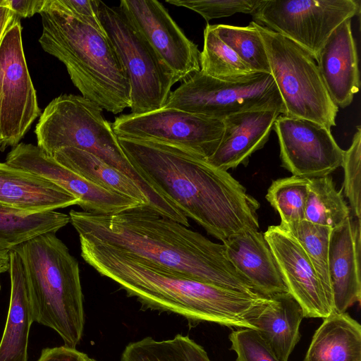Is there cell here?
I'll return each instance as SVG.
<instances>
[{"label":"cell","mask_w":361,"mask_h":361,"mask_svg":"<svg viewBox=\"0 0 361 361\" xmlns=\"http://www.w3.org/2000/svg\"><path fill=\"white\" fill-rule=\"evenodd\" d=\"M68 216L79 238L109 246L176 275L260 295L228 259L223 244L148 206L109 214L72 209Z\"/></svg>","instance_id":"obj_1"},{"label":"cell","mask_w":361,"mask_h":361,"mask_svg":"<svg viewBox=\"0 0 361 361\" xmlns=\"http://www.w3.org/2000/svg\"><path fill=\"white\" fill-rule=\"evenodd\" d=\"M118 140L137 171L208 234L223 243L241 231L259 230V203L226 171L178 147Z\"/></svg>","instance_id":"obj_2"},{"label":"cell","mask_w":361,"mask_h":361,"mask_svg":"<svg viewBox=\"0 0 361 361\" xmlns=\"http://www.w3.org/2000/svg\"><path fill=\"white\" fill-rule=\"evenodd\" d=\"M80 239V255L100 275L116 283L146 308L190 322L254 329L250 321L269 297L202 283L147 264L109 246Z\"/></svg>","instance_id":"obj_3"},{"label":"cell","mask_w":361,"mask_h":361,"mask_svg":"<svg viewBox=\"0 0 361 361\" xmlns=\"http://www.w3.org/2000/svg\"><path fill=\"white\" fill-rule=\"evenodd\" d=\"M39 42L66 66L82 96L112 114L130 106L125 68L106 34L66 13L46 0Z\"/></svg>","instance_id":"obj_4"},{"label":"cell","mask_w":361,"mask_h":361,"mask_svg":"<svg viewBox=\"0 0 361 361\" xmlns=\"http://www.w3.org/2000/svg\"><path fill=\"white\" fill-rule=\"evenodd\" d=\"M102 109L82 95L61 94L46 106L37 123V146L52 156L58 149L74 147L87 152L133 179L159 214L185 226L188 219L149 183L123 151Z\"/></svg>","instance_id":"obj_5"},{"label":"cell","mask_w":361,"mask_h":361,"mask_svg":"<svg viewBox=\"0 0 361 361\" xmlns=\"http://www.w3.org/2000/svg\"><path fill=\"white\" fill-rule=\"evenodd\" d=\"M13 250L23 264L34 322L54 329L64 345L76 348L85 325L78 261L54 233Z\"/></svg>","instance_id":"obj_6"},{"label":"cell","mask_w":361,"mask_h":361,"mask_svg":"<svg viewBox=\"0 0 361 361\" xmlns=\"http://www.w3.org/2000/svg\"><path fill=\"white\" fill-rule=\"evenodd\" d=\"M250 23L263 41L285 116L311 121L331 130L336 126L338 108L329 97L316 61L290 39Z\"/></svg>","instance_id":"obj_7"},{"label":"cell","mask_w":361,"mask_h":361,"mask_svg":"<svg viewBox=\"0 0 361 361\" xmlns=\"http://www.w3.org/2000/svg\"><path fill=\"white\" fill-rule=\"evenodd\" d=\"M98 16L129 79L130 114L164 107L177 78L119 6L98 1Z\"/></svg>","instance_id":"obj_8"},{"label":"cell","mask_w":361,"mask_h":361,"mask_svg":"<svg viewBox=\"0 0 361 361\" xmlns=\"http://www.w3.org/2000/svg\"><path fill=\"white\" fill-rule=\"evenodd\" d=\"M164 106L219 119L260 109L286 114L275 81L267 73H257L243 81L228 82L200 71L170 93Z\"/></svg>","instance_id":"obj_9"},{"label":"cell","mask_w":361,"mask_h":361,"mask_svg":"<svg viewBox=\"0 0 361 361\" xmlns=\"http://www.w3.org/2000/svg\"><path fill=\"white\" fill-rule=\"evenodd\" d=\"M355 0H260L254 22L290 39L315 61L333 31L360 15Z\"/></svg>","instance_id":"obj_10"},{"label":"cell","mask_w":361,"mask_h":361,"mask_svg":"<svg viewBox=\"0 0 361 361\" xmlns=\"http://www.w3.org/2000/svg\"><path fill=\"white\" fill-rule=\"evenodd\" d=\"M117 137L178 147L205 159L219 147L224 119L163 107L141 114H123L111 123Z\"/></svg>","instance_id":"obj_11"},{"label":"cell","mask_w":361,"mask_h":361,"mask_svg":"<svg viewBox=\"0 0 361 361\" xmlns=\"http://www.w3.org/2000/svg\"><path fill=\"white\" fill-rule=\"evenodd\" d=\"M35 90L23 51L16 16L0 44V139L1 147L18 144L39 116Z\"/></svg>","instance_id":"obj_12"},{"label":"cell","mask_w":361,"mask_h":361,"mask_svg":"<svg viewBox=\"0 0 361 361\" xmlns=\"http://www.w3.org/2000/svg\"><path fill=\"white\" fill-rule=\"evenodd\" d=\"M273 129L279 140L281 165L293 176L322 177L341 166L344 150L324 126L281 114Z\"/></svg>","instance_id":"obj_13"},{"label":"cell","mask_w":361,"mask_h":361,"mask_svg":"<svg viewBox=\"0 0 361 361\" xmlns=\"http://www.w3.org/2000/svg\"><path fill=\"white\" fill-rule=\"evenodd\" d=\"M6 163L56 184L76 197L78 205L84 212L109 214L143 205L90 181L59 163L37 145L18 143L7 154Z\"/></svg>","instance_id":"obj_14"},{"label":"cell","mask_w":361,"mask_h":361,"mask_svg":"<svg viewBox=\"0 0 361 361\" xmlns=\"http://www.w3.org/2000/svg\"><path fill=\"white\" fill-rule=\"evenodd\" d=\"M120 8L178 82L200 71L197 45L189 39L157 0H121Z\"/></svg>","instance_id":"obj_15"},{"label":"cell","mask_w":361,"mask_h":361,"mask_svg":"<svg viewBox=\"0 0 361 361\" xmlns=\"http://www.w3.org/2000/svg\"><path fill=\"white\" fill-rule=\"evenodd\" d=\"M279 267L288 293L301 306L307 318H326L334 312L310 259L298 241L279 226L264 233Z\"/></svg>","instance_id":"obj_16"},{"label":"cell","mask_w":361,"mask_h":361,"mask_svg":"<svg viewBox=\"0 0 361 361\" xmlns=\"http://www.w3.org/2000/svg\"><path fill=\"white\" fill-rule=\"evenodd\" d=\"M360 219L349 216L331 233L329 273L334 312L343 313L361 299Z\"/></svg>","instance_id":"obj_17"},{"label":"cell","mask_w":361,"mask_h":361,"mask_svg":"<svg viewBox=\"0 0 361 361\" xmlns=\"http://www.w3.org/2000/svg\"><path fill=\"white\" fill-rule=\"evenodd\" d=\"M316 61L333 102L338 108L348 106L360 85L358 56L351 30V19L345 20L333 31Z\"/></svg>","instance_id":"obj_18"},{"label":"cell","mask_w":361,"mask_h":361,"mask_svg":"<svg viewBox=\"0 0 361 361\" xmlns=\"http://www.w3.org/2000/svg\"><path fill=\"white\" fill-rule=\"evenodd\" d=\"M281 113L274 109L240 112L224 118V131L219 147L207 159L224 171L246 166L250 156L269 140L274 123Z\"/></svg>","instance_id":"obj_19"},{"label":"cell","mask_w":361,"mask_h":361,"mask_svg":"<svg viewBox=\"0 0 361 361\" xmlns=\"http://www.w3.org/2000/svg\"><path fill=\"white\" fill-rule=\"evenodd\" d=\"M222 244L228 259L257 293L269 297L288 293L264 233L259 230L245 229L229 237Z\"/></svg>","instance_id":"obj_20"},{"label":"cell","mask_w":361,"mask_h":361,"mask_svg":"<svg viewBox=\"0 0 361 361\" xmlns=\"http://www.w3.org/2000/svg\"><path fill=\"white\" fill-rule=\"evenodd\" d=\"M0 203L42 212L78 205V200L46 178L0 162Z\"/></svg>","instance_id":"obj_21"},{"label":"cell","mask_w":361,"mask_h":361,"mask_svg":"<svg viewBox=\"0 0 361 361\" xmlns=\"http://www.w3.org/2000/svg\"><path fill=\"white\" fill-rule=\"evenodd\" d=\"M11 297L7 319L0 341V361H27L28 338L34 322L22 260L9 250Z\"/></svg>","instance_id":"obj_22"},{"label":"cell","mask_w":361,"mask_h":361,"mask_svg":"<svg viewBox=\"0 0 361 361\" xmlns=\"http://www.w3.org/2000/svg\"><path fill=\"white\" fill-rule=\"evenodd\" d=\"M304 312L289 293L269 296L268 302L250 324L280 361H288L300 338Z\"/></svg>","instance_id":"obj_23"},{"label":"cell","mask_w":361,"mask_h":361,"mask_svg":"<svg viewBox=\"0 0 361 361\" xmlns=\"http://www.w3.org/2000/svg\"><path fill=\"white\" fill-rule=\"evenodd\" d=\"M302 361H361L360 324L346 312H333L315 331Z\"/></svg>","instance_id":"obj_24"},{"label":"cell","mask_w":361,"mask_h":361,"mask_svg":"<svg viewBox=\"0 0 361 361\" xmlns=\"http://www.w3.org/2000/svg\"><path fill=\"white\" fill-rule=\"evenodd\" d=\"M52 157L63 166L99 186L149 207L146 195L133 179L97 157L74 147L59 149Z\"/></svg>","instance_id":"obj_25"},{"label":"cell","mask_w":361,"mask_h":361,"mask_svg":"<svg viewBox=\"0 0 361 361\" xmlns=\"http://www.w3.org/2000/svg\"><path fill=\"white\" fill-rule=\"evenodd\" d=\"M70 223L59 212H30L0 203V248L11 250L44 233H56Z\"/></svg>","instance_id":"obj_26"},{"label":"cell","mask_w":361,"mask_h":361,"mask_svg":"<svg viewBox=\"0 0 361 361\" xmlns=\"http://www.w3.org/2000/svg\"><path fill=\"white\" fill-rule=\"evenodd\" d=\"M121 361H212L205 350L188 336L156 341L146 337L130 343Z\"/></svg>","instance_id":"obj_27"},{"label":"cell","mask_w":361,"mask_h":361,"mask_svg":"<svg viewBox=\"0 0 361 361\" xmlns=\"http://www.w3.org/2000/svg\"><path fill=\"white\" fill-rule=\"evenodd\" d=\"M350 216V209L330 176L309 178L305 220L332 230Z\"/></svg>","instance_id":"obj_28"},{"label":"cell","mask_w":361,"mask_h":361,"mask_svg":"<svg viewBox=\"0 0 361 361\" xmlns=\"http://www.w3.org/2000/svg\"><path fill=\"white\" fill-rule=\"evenodd\" d=\"M200 71L212 78L228 82L246 80L259 73L247 66L209 24L204 30Z\"/></svg>","instance_id":"obj_29"},{"label":"cell","mask_w":361,"mask_h":361,"mask_svg":"<svg viewBox=\"0 0 361 361\" xmlns=\"http://www.w3.org/2000/svg\"><path fill=\"white\" fill-rule=\"evenodd\" d=\"M309 178L291 176L273 180L266 199L279 213V226L293 234L300 222L305 220Z\"/></svg>","instance_id":"obj_30"},{"label":"cell","mask_w":361,"mask_h":361,"mask_svg":"<svg viewBox=\"0 0 361 361\" xmlns=\"http://www.w3.org/2000/svg\"><path fill=\"white\" fill-rule=\"evenodd\" d=\"M216 34L252 71L271 75L267 55L262 37L250 23L246 27L211 25Z\"/></svg>","instance_id":"obj_31"},{"label":"cell","mask_w":361,"mask_h":361,"mask_svg":"<svg viewBox=\"0 0 361 361\" xmlns=\"http://www.w3.org/2000/svg\"><path fill=\"white\" fill-rule=\"evenodd\" d=\"M331 231L332 229L329 227L304 220L291 235L305 250L327 294L333 299L329 273V250Z\"/></svg>","instance_id":"obj_32"},{"label":"cell","mask_w":361,"mask_h":361,"mask_svg":"<svg viewBox=\"0 0 361 361\" xmlns=\"http://www.w3.org/2000/svg\"><path fill=\"white\" fill-rule=\"evenodd\" d=\"M350 147L344 151L341 166L344 171V192L350 208L357 217H361V128L356 127Z\"/></svg>","instance_id":"obj_33"},{"label":"cell","mask_w":361,"mask_h":361,"mask_svg":"<svg viewBox=\"0 0 361 361\" xmlns=\"http://www.w3.org/2000/svg\"><path fill=\"white\" fill-rule=\"evenodd\" d=\"M260 0H166L176 6L185 7L199 13L209 22L229 17L238 13L252 14Z\"/></svg>","instance_id":"obj_34"},{"label":"cell","mask_w":361,"mask_h":361,"mask_svg":"<svg viewBox=\"0 0 361 361\" xmlns=\"http://www.w3.org/2000/svg\"><path fill=\"white\" fill-rule=\"evenodd\" d=\"M236 361H280L272 349L255 329L242 328L233 331L229 336Z\"/></svg>","instance_id":"obj_35"},{"label":"cell","mask_w":361,"mask_h":361,"mask_svg":"<svg viewBox=\"0 0 361 361\" xmlns=\"http://www.w3.org/2000/svg\"><path fill=\"white\" fill-rule=\"evenodd\" d=\"M51 2L66 13L106 34L98 16V1L51 0Z\"/></svg>","instance_id":"obj_36"},{"label":"cell","mask_w":361,"mask_h":361,"mask_svg":"<svg viewBox=\"0 0 361 361\" xmlns=\"http://www.w3.org/2000/svg\"><path fill=\"white\" fill-rule=\"evenodd\" d=\"M87 355L66 345L42 349L37 361H86Z\"/></svg>","instance_id":"obj_37"},{"label":"cell","mask_w":361,"mask_h":361,"mask_svg":"<svg viewBox=\"0 0 361 361\" xmlns=\"http://www.w3.org/2000/svg\"><path fill=\"white\" fill-rule=\"evenodd\" d=\"M45 4L46 0H0V6L8 8L19 18L39 13Z\"/></svg>","instance_id":"obj_38"},{"label":"cell","mask_w":361,"mask_h":361,"mask_svg":"<svg viewBox=\"0 0 361 361\" xmlns=\"http://www.w3.org/2000/svg\"><path fill=\"white\" fill-rule=\"evenodd\" d=\"M16 17V14L8 8L0 6V44L4 35Z\"/></svg>","instance_id":"obj_39"},{"label":"cell","mask_w":361,"mask_h":361,"mask_svg":"<svg viewBox=\"0 0 361 361\" xmlns=\"http://www.w3.org/2000/svg\"><path fill=\"white\" fill-rule=\"evenodd\" d=\"M10 269L9 250L0 248V274Z\"/></svg>","instance_id":"obj_40"},{"label":"cell","mask_w":361,"mask_h":361,"mask_svg":"<svg viewBox=\"0 0 361 361\" xmlns=\"http://www.w3.org/2000/svg\"><path fill=\"white\" fill-rule=\"evenodd\" d=\"M86 361H97V360H94L93 358H90V357H89L87 356V358H86Z\"/></svg>","instance_id":"obj_41"},{"label":"cell","mask_w":361,"mask_h":361,"mask_svg":"<svg viewBox=\"0 0 361 361\" xmlns=\"http://www.w3.org/2000/svg\"><path fill=\"white\" fill-rule=\"evenodd\" d=\"M1 145H2V141H1V140L0 139V147H1Z\"/></svg>","instance_id":"obj_42"},{"label":"cell","mask_w":361,"mask_h":361,"mask_svg":"<svg viewBox=\"0 0 361 361\" xmlns=\"http://www.w3.org/2000/svg\"><path fill=\"white\" fill-rule=\"evenodd\" d=\"M0 289H1V285H0Z\"/></svg>","instance_id":"obj_43"}]
</instances>
